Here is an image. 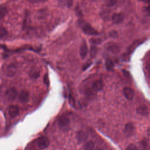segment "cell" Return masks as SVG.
Instances as JSON below:
<instances>
[{"label":"cell","mask_w":150,"mask_h":150,"mask_svg":"<svg viewBox=\"0 0 150 150\" xmlns=\"http://www.w3.org/2000/svg\"><path fill=\"white\" fill-rule=\"evenodd\" d=\"M6 98L8 100H14L18 96V91L15 87H10L7 89L5 93Z\"/></svg>","instance_id":"cell-1"},{"label":"cell","mask_w":150,"mask_h":150,"mask_svg":"<svg viewBox=\"0 0 150 150\" xmlns=\"http://www.w3.org/2000/svg\"><path fill=\"white\" fill-rule=\"evenodd\" d=\"M83 31L84 32V33L88 35L95 36L98 34V32L88 24H86L83 26Z\"/></svg>","instance_id":"cell-2"},{"label":"cell","mask_w":150,"mask_h":150,"mask_svg":"<svg viewBox=\"0 0 150 150\" xmlns=\"http://www.w3.org/2000/svg\"><path fill=\"white\" fill-rule=\"evenodd\" d=\"M50 142L49 139L46 137H40L38 141V146L41 149L47 148L49 145Z\"/></svg>","instance_id":"cell-3"},{"label":"cell","mask_w":150,"mask_h":150,"mask_svg":"<svg viewBox=\"0 0 150 150\" xmlns=\"http://www.w3.org/2000/svg\"><path fill=\"white\" fill-rule=\"evenodd\" d=\"M122 92L125 97L128 100H132L135 95L134 90L129 87H124Z\"/></svg>","instance_id":"cell-4"},{"label":"cell","mask_w":150,"mask_h":150,"mask_svg":"<svg viewBox=\"0 0 150 150\" xmlns=\"http://www.w3.org/2000/svg\"><path fill=\"white\" fill-rule=\"evenodd\" d=\"M58 124L60 127L62 128H65L69 126L70 124V120L69 118L66 115H62L58 121Z\"/></svg>","instance_id":"cell-5"},{"label":"cell","mask_w":150,"mask_h":150,"mask_svg":"<svg viewBox=\"0 0 150 150\" xmlns=\"http://www.w3.org/2000/svg\"><path fill=\"white\" fill-rule=\"evenodd\" d=\"M134 131V125L132 122H128L125 125L124 132L127 137L131 136Z\"/></svg>","instance_id":"cell-6"},{"label":"cell","mask_w":150,"mask_h":150,"mask_svg":"<svg viewBox=\"0 0 150 150\" xmlns=\"http://www.w3.org/2000/svg\"><path fill=\"white\" fill-rule=\"evenodd\" d=\"M9 114L11 118H15L19 114V108L16 105H11L8 108Z\"/></svg>","instance_id":"cell-7"},{"label":"cell","mask_w":150,"mask_h":150,"mask_svg":"<svg viewBox=\"0 0 150 150\" xmlns=\"http://www.w3.org/2000/svg\"><path fill=\"white\" fill-rule=\"evenodd\" d=\"M88 52V47L85 40H83L80 47V55L82 59H84Z\"/></svg>","instance_id":"cell-8"},{"label":"cell","mask_w":150,"mask_h":150,"mask_svg":"<svg viewBox=\"0 0 150 150\" xmlns=\"http://www.w3.org/2000/svg\"><path fill=\"white\" fill-rule=\"evenodd\" d=\"M124 15L122 13H114L112 16V21L113 23L118 24L123 21Z\"/></svg>","instance_id":"cell-9"},{"label":"cell","mask_w":150,"mask_h":150,"mask_svg":"<svg viewBox=\"0 0 150 150\" xmlns=\"http://www.w3.org/2000/svg\"><path fill=\"white\" fill-rule=\"evenodd\" d=\"M137 112L142 116H147L149 114V108L145 105H142L137 109Z\"/></svg>","instance_id":"cell-10"},{"label":"cell","mask_w":150,"mask_h":150,"mask_svg":"<svg viewBox=\"0 0 150 150\" xmlns=\"http://www.w3.org/2000/svg\"><path fill=\"white\" fill-rule=\"evenodd\" d=\"M76 138L79 142H83L88 138L87 134L83 131H79L76 134Z\"/></svg>","instance_id":"cell-11"},{"label":"cell","mask_w":150,"mask_h":150,"mask_svg":"<svg viewBox=\"0 0 150 150\" xmlns=\"http://www.w3.org/2000/svg\"><path fill=\"white\" fill-rule=\"evenodd\" d=\"M93 90L94 91H100L103 88V83L101 80H97L93 82L92 84Z\"/></svg>","instance_id":"cell-12"},{"label":"cell","mask_w":150,"mask_h":150,"mask_svg":"<svg viewBox=\"0 0 150 150\" xmlns=\"http://www.w3.org/2000/svg\"><path fill=\"white\" fill-rule=\"evenodd\" d=\"M29 97V93L27 91L23 90L19 94V100L21 102L25 103H26V102L28 101Z\"/></svg>","instance_id":"cell-13"},{"label":"cell","mask_w":150,"mask_h":150,"mask_svg":"<svg viewBox=\"0 0 150 150\" xmlns=\"http://www.w3.org/2000/svg\"><path fill=\"white\" fill-rule=\"evenodd\" d=\"M107 49L108 51L112 53H117L120 52V46L115 43H111L108 45Z\"/></svg>","instance_id":"cell-14"},{"label":"cell","mask_w":150,"mask_h":150,"mask_svg":"<svg viewBox=\"0 0 150 150\" xmlns=\"http://www.w3.org/2000/svg\"><path fill=\"white\" fill-rule=\"evenodd\" d=\"M94 148V142L92 141L86 142L83 146V150H93Z\"/></svg>","instance_id":"cell-15"},{"label":"cell","mask_w":150,"mask_h":150,"mask_svg":"<svg viewBox=\"0 0 150 150\" xmlns=\"http://www.w3.org/2000/svg\"><path fill=\"white\" fill-rule=\"evenodd\" d=\"M105 67L108 71H112L114 69V63L111 59L108 58L105 60Z\"/></svg>","instance_id":"cell-16"},{"label":"cell","mask_w":150,"mask_h":150,"mask_svg":"<svg viewBox=\"0 0 150 150\" xmlns=\"http://www.w3.org/2000/svg\"><path fill=\"white\" fill-rule=\"evenodd\" d=\"M98 52V48L96 46H94L92 45L90 47V55L92 58H94L96 57L97 53Z\"/></svg>","instance_id":"cell-17"},{"label":"cell","mask_w":150,"mask_h":150,"mask_svg":"<svg viewBox=\"0 0 150 150\" xmlns=\"http://www.w3.org/2000/svg\"><path fill=\"white\" fill-rule=\"evenodd\" d=\"M15 73V66H13L12 65H9L8 67V69L6 70V74L9 76H13Z\"/></svg>","instance_id":"cell-18"},{"label":"cell","mask_w":150,"mask_h":150,"mask_svg":"<svg viewBox=\"0 0 150 150\" xmlns=\"http://www.w3.org/2000/svg\"><path fill=\"white\" fill-rule=\"evenodd\" d=\"M8 13V11L6 7L2 5H0V18H4Z\"/></svg>","instance_id":"cell-19"},{"label":"cell","mask_w":150,"mask_h":150,"mask_svg":"<svg viewBox=\"0 0 150 150\" xmlns=\"http://www.w3.org/2000/svg\"><path fill=\"white\" fill-rule=\"evenodd\" d=\"M90 42L93 45L96 46L97 45L101 44L102 42V40L100 38H91L90 40Z\"/></svg>","instance_id":"cell-20"},{"label":"cell","mask_w":150,"mask_h":150,"mask_svg":"<svg viewBox=\"0 0 150 150\" xmlns=\"http://www.w3.org/2000/svg\"><path fill=\"white\" fill-rule=\"evenodd\" d=\"M109 36L112 38H117L118 36V32L115 30H112L109 32Z\"/></svg>","instance_id":"cell-21"},{"label":"cell","mask_w":150,"mask_h":150,"mask_svg":"<svg viewBox=\"0 0 150 150\" xmlns=\"http://www.w3.org/2000/svg\"><path fill=\"white\" fill-rule=\"evenodd\" d=\"M7 34V32L6 29L2 26H0V38L5 37Z\"/></svg>","instance_id":"cell-22"},{"label":"cell","mask_w":150,"mask_h":150,"mask_svg":"<svg viewBox=\"0 0 150 150\" xmlns=\"http://www.w3.org/2000/svg\"><path fill=\"white\" fill-rule=\"evenodd\" d=\"M126 150H138V148L134 144H131L127 146Z\"/></svg>","instance_id":"cell-23"},{"label":"cell","mask_w":150,"mask_h":150,"mask_svg":"<svg viewBox=\"0 0 150 150\" xmlns=\"http://www.w3.org/2000/svg\"><path fill=\"white\" fill-rule=\"evenodd\" d=\"M116 2H117L116 1L108 0V1H106V5H107L108 7H111V6H114Z\"/></svg>","instance_id":"cell-24"},{"label":"cell","mask_w":150,"mask_h":150,"mask_svg":"<svg viewBox=\"0 0 150 150\" xmlns=\"http://www.w3.org/2000/svg\"><path fill=\"white\" fill-rule=\"evenodd\" d=\"M44 83L46 84V85L49 86V79L47 74H46L44 77Z\"/></svg>","instance_id":"cell-25"},{"label":"cell","mask_w":150,"mask_h":150,"mask_svg":"<svg viewBox=\"0 0 150 150\" xmlns=\"http://www.w3.org/2000/svg\"><path fill=\"white\" fill-rule=\"evenodd\" d=\"M69 102H70V104L72 106H74V98H73V97L72 96L71 94L69 95Z\"/></svg>","instance_id":"cell-26"},{"label":"cell","mask_w":150,"mask_h":150,"mask_svg":"<svg viewBox=\"0 0 150 150\" xmlns=\"http://www.w3.org/2000/svg\"><path fill=\"white\" fill-rule=\"evenodd\" d=\"M29 2H32V3H39V2H43L45 1H30Z\"/></svg>","instance_id":"cell-27"}]
</instances>
